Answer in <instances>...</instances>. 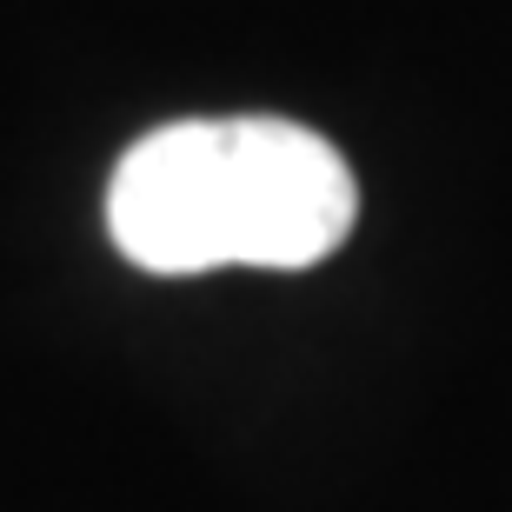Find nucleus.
<instances>
[{
  "label": "nucleus",
  "instance_id": "obj_1",
  "mask_svg": "<svg viewBox=\"0 0 512 512\" xmlns=\"http://www.w3.org/2000/svg\"><path fill=\"white\" fill-rule=\"evenodd\" d=\"M360 213L353 167L300 120H173L140 133L107 180V233L140 273L320 266Z\"/></svg>",
  "mask_w": 512,
  "mask_h": 512
}]
</instances>
